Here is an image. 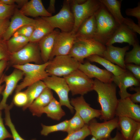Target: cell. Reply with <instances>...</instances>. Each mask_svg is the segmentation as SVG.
Wrapping results in <instances>:
<instances>
[{"mask_svg":"<svg viewBox=\"0 0 140 140\" xmlns=\"http://www.w3.org/2000/svg\"><path fill=\"white\" fill-rule=\"evenodd\" d=\"M69 2L75 22L72 31L75 33L83 22L95 15L102 5L100 1L98 0H86L80 4L76 3L73 0H69Z\"/></svg>","mask_w":140,"mask_h":140,"instance_id":"cell-7","label":"cell"},{"mask_svg":"<svg viewBox=\"0 0 140 140\" xmlns=\"http://www.w3.org/2000/svg\"><path fill=\"white\" fill-rule=\"evenodd\" d=\"M90 135L91 133L88 125L85 124L80 129L68 135L62 140H84Z\"/></svg>","mask_w":140,"mask_h":140,"instance_id":"cell-36","label":"cell"},{"mask_svg":"<svg viewBox=\"0 0 140 140\" xmlns=\"http://www.w3.org/2000/svg\"><path fill=\"white\" fill-rule=\"evenodd\" d=\"M130 90H134L136 93L133 94H131L129 97L130 100L133 103H140V87H130Z\"/></svg>","mask_w":140,"mask_h":140,"instance_id":"cell-45","label":"cell"},{"mask_svg":"<svg viewBox=\"0 0 140 140\" xmlns=\"http://www.w3.org/2000/svg\"><path fill=\"white\" fill-rule=\"evenodd\" d=\"M106 49L105 45L94 38H76L68 54L81 63H83L85 58L93 55L102 57Z\"/></svg>","mask_w":140,"mask_h":140,"instance_id":"cell-3","label":"cell"},{"mask_svg":"<svg viewBox=\"0 0 140 140\" xmlns=\"http://www.w3.org/2000/svg\"><path fill=\"white\" fill-rule=\"evenodd\" d=\"M4 74H3L0 79V95L1 94L5 87L4 85H2V84L4 82L3 78Z\"/></svg>","mask_w":140,"mask_h":140,"instance_id":"cell-53","label":"cell"},{"mask_svg":"<svg viewBox=\"0 0 140 140\" xmlns=\"http://www.w3.org/2000/svg\"><path fill=\"white\" fill-rule=\"evenodd\" d=\"M76 38L75 33L72 31L60 32L56 37L49 61L55 56L68 55Z\"/></svg>","mask_w":140,"mask_h":140,"instance_id":"cell-11","label":"cell"},{"mask_svg":"<svg viewBox=\"0 0 140 140\" xmlns=\"http://www.w3.org/2000/svg\"><path fill=\"white\" fill-rule=\"evenodd\" d=\"M107 140H124L121 132L117 131L115 136L113 137H111Z\"/></svg>","mask_w":140,"mask_h":140,"instance_id":"cell-50","label":"cell"},{"mask_svg":"<svg viewBox=\"0 0 140 140\" xmlns=\"http://www.w3.org/2000/svg\"><path fill=\"white\" fill-rule=\"evenodd\" d=\"M24 73L21 70L15 68L10 75H4V82L5 83V88L1 94L2 98L0 102V110L5 109L8 104L6 103L9 97L16 89L18 82L23 78Z\"/></svg>","mask_w":140,"mask_h":140,"instance_id":"cell-14","label":"cell"},{"mask_svg":"<svg viewBox=\"0 0 140 140\" xmlns=\"http://www.w3.org/2000/svg\"><path fill=\"white\" fill-rule=\"evenodd\" d=\"M6 41L8 51L11 54L24 47L29 42V38L20 35H14Z\"/></svg>","mask_w":140,"mask_h":140,"instance_id":"cell-31","label":"cell"},{"mask_svg":"<svg viewBox=\"0 0 140 140\" xmlns=\"http://www.w3.org/2000/svg\"><path fill=\"white\" fill-rule=\"evenodd\" d=\"M118 125L124 140H131L134 133L140 127V122L125 116L118 117Z\"/></svg>","mask_w":140,"mask_h":140,"instance_id":"cell-24","label":"cell"},{"mask_svg":"<svg viewBox=\"0 0 140 140\" xmlns=\"http://www.w3.org/2000/svg\"><path fill=\"white\" fill-rule=\"evenodd\" d=\"M8 138H12V136L4 125L2 116L1 110H0V140H4Z\"/></svg>","mask_w":140,"mask_h":140,"instance_id":"cell-43","label":"cell"},{"mask_svg":"<svg viewBox=\"0 0 140 140\" xmlns=\"http://www.w3.org/2000/svg\"><path fill=\"white\" fill-rule=\"evenodd\" d=\"M6 31L2 36V38L7 41L13 35L15 32L21 27L25 25H34L35 20L26 16L16 8Z\"/></svg>","mask_w":140,"mask_h":140,"instance_id":"cell-17","label":"cell"},{"mask_svg":"<svg viewBox=\"0 0 140 140\" xmlns=\"http://www.w3.org/2000/svg\"><path fill=\"white\" fill-rule=\"evenodd\" d=\"M49 63V61L41 64L28 63L23 65H15L12 66L15 68L22 71L24 76L22 81L17 85L15 89L16 93L21 91L26 87L37 82L43 81L49 76L46 70Z\"/></svg>","mask_w":140,"mask_h":140,"instance_id":"cell-4","label":"cell"},{"mask_svg":"<svg viewBox=\"0 0 140 140\" xmlns=\"http://www.w3.org/2000/svg\"><path fill=\"white\" fill-rule=\"evenodd\" d=\"M10 23L9 18H0V38L6 30Z\"/></svg>","mask_w":140,"mask_h":140,"instance_id":"cell-46","label":"cell"},{"mask_svg":"<svg viewBox=\"0 0 140 140\" xmlns=\"http://www.w3.org/2000/svg\"><path fill=\"white\" fill-rule=\"evenodd\" d=\"M73 96H83L93 90L94 80L79 69L64 76Z\"/></svg>","mask_w":140,"mask_h":140,"instance_id":"cell-9","label":"cell"},{"mask_svg":"<svg viewBox=\"0 0 140 140\" xmlns=\"http://www.w3.org/2000/svg\"><path fill=\"white\" fill-rule=\"evenodd\" d=\"M88 125L91 135L97 139L110 138L112 131L119 127L118 118L115 117L110 120L99 123L93 119Z\"/></svg>","mask_w":140,"mask_h":140,"instance_id":"cell-12","label":"cell"},{"mask_svg":"<svg viewBox=\"0 0 140 140\" xmlns=\"http://www.w3.org/2000/svg\"><path fill=\"white\" fill-rule=\"evenodd\" d=\"M53 27L58 29L61 32L72 31L74 24V19L71 9L69 0H64L62 6L56 14L49 17H41Z\"/></svg>","mask_w":140,"mask_h":140,"instance_id":"cell-8","label":"cell"},{"mask_svg":"<svg viewBox=\"0 0 140 140\" xmlns=\"http://www.w3.org/2000/svg\"><path fill=\"white\" fill-rule=\"evenodd\" d=\"M125 69L130 72L137 80L140 81V66L131 64H125Z\"/></svg>","mask_w":140,"mask_h":140,"instance_id":"cell-42","label":"cell"},{"mask_svg":"<svg viewBox=\"0 0 140 140\" xmlns=\"http://www.w3.org/2000/svg\"><path fill=\"white\" fill-rule=\"evenodd\" d=\"M129 48V46L123 47H116L113 45L106 46L102 57L113 64L125 69L124 57L125 53Z\"/></svg>","mask_w":140,"mask_h":140,"instance_id":"cell-20","label":"cell"},{"mask_svg":"<svg viewBox=\"0 0 140 140\" xmlns=\"http://www.w3.org/2000/svg\"><path fill=\"white\" fill-rule=\"evenodd\" d=\"M132 50L126 52L124 57L125 64L133 63L135 65H140V46L138 42L133 46Z\"/></svg>","mask_w":140,"mask_h":140,"instance_id":"cell-32","label":"cell"},{"mask_svg":"<svg viewBox=\"0 0 140 140\" xmlns=\"http://www.w3.org/2000/svg\"><path fill=\"white\" fill-rule=\"evenodd\" d=\"M56 1L55 0H50V1L49 6L47 10V11L52 15L55 13V4Z\"/></svg>","mask_w":140,"mask_h":140,"instance_id":"cell-48","label":"cell"},{"mask_svg":"<svg viewBox=\"0 0 140 140\" xmlns=\"http://www.w3.org/2000/svg\"><path fill=\"white\" fill-rule=\"evenodd\" d=\"M35 20L34 29L29 42L38 43L45 36L52 32L54 29L42 17H37Z\"/></svg>","mask_w":140,"mask_h":140,"instance_id":"cell-23","label":"cell"},{"mask_svg":"<svg viewBox=\"0 0 140 140\" xmlns=\"http://www.w3.org/2000/svg\"><path fill=\"white\" fill-rule=\"evenodd\" d=\"M61 106L59 102L54 97L48 105L39 110L36 116L40 117L43 113H45L48 117L59 121L65 115Z\"/></svg>","mask_w":140,"mask_h":140,"instance_id":"cell-26","label":"cell"},{"mask_svg":"<svg viewBox=\"0 0 140 140\" xmlns=\"http://www.w3.org/2000/svg\"><path fill=\"white\" fill-rule=\"evenodd\" d=\"M131 140H140V127L136 131Z\"/></svg>","mask_w":140,"mask_h":140,"instance_id":"cell-49","label":"cell"},{"mask_svg":"<svg viewBox=\"0 0 140 140\" xmlns=\"http://www.w3.org/2000/svg\"><path fill=\"white\" fill-rule=\"evenodd\" d=\"M112 81L119 87V94L120 99L129 97L131 94L128 93L127 89L132 87H140V81L136 79L129 71L127 70L118 76L113 75Z\"/></svg>","mask_w":140,"mask_h":140,"instance_id":"cell-16","label":"cell"},{"mask_svg":"<svg viewBox=\"0 0 140 140\" xmlns=\"http://www.w3.org/2000/svg\"><path fill=\"white\" fill-rule=\"evenodd\" d=\"M24 15L33 17H49L52 15L44 7L41 0H31L28 1L19 10Z\"/></svg>","mask_w":140,"mask_h":140,"instance_id":"cell-21","label":"cell"},{"mask_svg":"<svg viewBox=\"0 0 140 140\" xmlns=\"http://www.w3.org/2000/svg\"><path fill=\"white\" fill-rule=\"evenodd\" d=\"M108 139L103 138L100 139H97L94 137L93 136L90 140H107Z\"/></svg>","mask_w":140,"mask_h":140,"instance_id":"cell-54","label":"cell"},{"mask_svg":"<svg viewBox=\"0 0 140 140\" xmlns=\"http://www.w3.org/2000/svg\"><path fill=\"white\" fill-rule=\"evenodd\" d=\"M115 114L116 117L125 116L140 122V106L132 102L129 97L119 99Z\"/></svg>","mask_w":140,"mask_h":140,"instance_id":"cell-15","label":"cell"},{"mask_svg":"<svg viewBox=\"0 0 140 140\" xmlns=\"http://www.w3.org/2000/svg\"><path fill=\"white\" fill-rule=\"evenodd\" d=\"M69 122V120H66L58 124L50 126L41 124L42 129L41 131V135L47 136L49 134L55 131H61L66 132Z\"/></svg>","mask_w":140,"mask_h":140,"instance_id":"cell-33","label":"cell"},{"mask_svg":"<svg viewBox=\"0 0 140 140\" xmlns=\"http://www.w3.org/2000/svg\"><path fill=\"white\" fill-rule=\"evenodd\" d=\"M126 14L129 16L136 17L137 19L138 24L140 25V3L139 2L137 6L133 8H128L125 11Z\"/></svg>","mask_w":140,"mask_h":140,"instance_id":"cell-41","label":"cell"},{"mask_svg":"<svg viewBox=\"0 0 140 140\" xmlns=\"http://www.w3.org/2000/svg\"><path fill=\"white\" fill-rule=\"evenodd\" d=\"M123 24L128 26L135 33L140 34V25L135 23L131 19L125 18Z\"/></svg>","mask_w":140,"mask_h":140,"instance_id":"cell-44","label":"cell"},{"mask_svg":"<svg viewBox=\"0 0 140 140\" xmlns=\"http://www.w3.org/2000/svg\"><path fill=\"white\" fill-rule=\"evenodd\" d=\"M34 25L28 24L23 26L17 30L13 35H20L30 39L33 31Z\"/></svg>","mask_w":140,"mask_h":140,"instance_id":"cell-39","label":"cell"},{"mask_svg":"<svg viewBox=\"0 0 140 140\" xmlns=\"http://www.w3.org/2000/svg\"><path fill=\"white\" fill-rule=\"evenodd\" d=\"M27 0H15V3H16L19 6L22 7L27 2Z\"/></svg>","mask_w":140,"mask_h":140,"instance_id":"cell-52","label":"cell"},{"mask_svg":"<svg viewBox=\"0 0 140 140\" xmlns=\"http://www.w3.org/2000/svg\"><path fill=\"white\" fill-rule=\"evenodd\" d=\"M87 58L89 61L96 62L100 64L114 76L119 75L126 71V69H123L118 65H115L98 55H93Z\"/></svg>","mask_w":140,"mask_h":140,"instance_id":"cell-29","label":"cell"},{"mask_svg":"<svg viewBox=\"0 0 140 140\" xmlns=\"http://www.w3.org/2000/svg\"><path fill=\"white\" fill-rule=\"evenodd\" d=\"M60 32L57 29H54L38 42L41 58L44 63L49 61L56 37Z\"/></svg>","mask_w":140,"mask_h":140,"instance_id":"cell-22","label":"cell"},{"mask_svg":"<svg viewBox=\"0 0 140 140\" xmlns=\"http://www.w3.org/2000/svg\"><path fill=\"white\" fill-rule=\"evenodd\" d=\"M119 25L123 23L125 20L121 12L122 0H100Z\"/></svg>","mask_w":140,"mask_h":140,"instance_id":"cell-28","label":"cell"},{"mask_svg":"<svg viewBox=\"0 0 140 140\" xmlns=\"http://www.w3.org/2000/svg\"><path fill=\"white\" fill-rule=\"evenodd\" d=\"M31 62L36 64L44 63L38 43L29 42L20 50L10 54L8 66L23 65Z\"/></svg>","mask_w":140,"mask_h":140,"instance_id":"cell-6","label":"cell"},{"mask_svg":"<svg viewBox=\"0 0 140 140\" xmlns=\"http://www.w3.org/2000/svg\"><path fill=\"white\" fill-rule=\"evenodd\" d=\"M70 102L85 124L88 125L91 120L95 118L100 117L101 115V110L94 109L91 107L86 102L83 96L72 98Z\"/></svg>","mask_w":140,"mask_h":140,"instance_id":"cell-13","label":"cell"},{"mask_svg":"<svg viewBox=\"0 0 140 140\" xmlns=\"http://www.w3.org/2000/svg\"><path fill=\"white\" fill-rule=\"evenodd\" d=\"M78 69L90 79L95 78L105 83H112L113 75L106 69H101L87 61L80 63Z\"/></svg>","mask_w":140,"mask_h":140,"instance_id":"cell-19","label":"cell"},{"mask_svg":"<svg viewBox=\"0 0 140 140\" xmlns=\"http://www.w3.org/2000/svg\"><path fill=\"white\" fill-rule=\"evenodd\" d=\"M28 98L25 91H20L16 93L13 99V103L16 106L23 107L27 104Z\"/></svg>","mask_w":140,"mask_h":140,"instance_id":"cell-38","label":"cell"},{"mask_svg":"<svg viewBox=\"0 0 140 140\" xmlns=\"http://www.w3.org/2000/svg\"><path fill=\"white\" fill-rule=\"evenodd\" d=\"M8 61L4 60H0V79L4 74L3 72L8 66Z\"/></svg>","mask_w":140,"mask_h":140,"instance_id":"cell-47","label":"cell"},{"mask_svg":"<svg viewBox=\"0 0 140 140\" xmlns=\"http://www.w3.org/2000/svg\"><path fill=\"white\" fill-rule=\"evenodd\" d=\"M138 42L136 33L128 26L122 24L119 25L115 32L105 46L114 43H127L133 46Z\"/></svg>","mask_w":140,"mask_h":140,"instance_id":"cell-18","label":"cell"},{"mask_svg":"<svg viewBox=\"0 0 140 140\" xmlns=\"http://www.w3.org/2000/svg\"><path fill=\"white\" fill-rule=\"evenodd\" d=\"M0 2L7 5H12L15 4V0H0Z\"/></svg>","mask_w":140,"mask_h":140,"instance_id":"cell-51","label":"cell"},{"mask_svg":"<svg viewBox=\"0 0 140 140\" xmlns=\"http://www.w3.org/2000/svg\"><path fill=\"white\" fill-rule=\"evenodd\" d=\"M54 97L51 90L46 87L34 101L29 108L33 115L36 116L39 110L48 105Z\"/></svg>","mask_w":140,"mask_h":140,"instance_id":"cell-27","label":"cell"},{"mask_svg":"<svg viewBox=\"0 0 140 140\" xmlns=\"http://www.w3.org/2000/svg\"><path fill=\"white\" fill-rule=\"evenodd\" d=\"M96 22L95 15L89 17L81 24L75 33L76 38L95 39Z\"/></svg>","mask_w":140,"mask_h":140,"instance_id":"cell-25","label":"cell"},{"mask_svg":"<svg viewBox=\"0 0 140 140\" xmlns=\"http://www.w3.org/2000/svg\"><path fill=\"white\" fill-rule=\"evenodd\" d=\"M85 124L78 113L76 111L74 116L69 120V125L66 131L68 135L80 130Z\"/></svg>","mask_w":140,"mask_h":140,"instance_id":"cell-35","label":"cell"},{"mask_svg":"<svg viewBox=\"0 0 140 140\" xmlns=\"http://www.w3.org/2000/svg\"><path fill=\"white\" fill-rule=\"evenodd\" d=\"M46 87L44 83L42 80L37 82L28 86L24 91L27 95L28 101L26 104L23 107V110H24L29 108L34 101Z\"/></svg>","mask_w":140,"mask_h":140,"instance_id":"cell-30","label":"cell"},{"mask_svg":"<svg viewBox=\"0 0 140 140\" xmlns=\"http://www.w3.org/2000/svg\"><path fill=\"white\" fill-rule=\"evenodd\" d=\"M16 8L15 4L8 5L0 2V18H9L13 15Z\"/></svg>","mask_w":140,"mask_h":140,"instance_id":"cell-37","label":"cell"},{"mask_svg":"<svg viewBox=\"0 0 140 140\" xmlns=\"http://www.w3.org/2000/svg\"><path fill=\"white\" fill-rule=\"evenodd\" d=\"M47 66L46 70L49 76H65L78 69L81 63L69 55L54 57Z\"/></svg>","mask_w":140,"mask_h":140,"instance_id":"cell-5","label":"cell"},{"mask_svg":"<svg viewBox=\"0 0 140 140\" xmlns=\"http://www.w3.org/2000/svg\"><path fill=\"white\" fill-rule=\"evenodd\" d=\"M93 90L97 93V101L101 107L100 120L104 121L114 118L118 102L116 85L112 83H104L95 79Z\"/></svg>","mask_w":140,"mask_h":140,"instance_id":"cell-1","label":"cell"},{"mask_svg":"<svg viewBox=\"0 0 140 140\" xmlns=\"http://www.w3.org/2000/svg\"><path fill=\"white\" fill-rule=\"evenodd\" d=\"M10 55L8 50L6 41L2 38H0V60H4L8 61Z\"/></svg>","mask_w":140,"mask_h":140,"instance_id":"cell-40","label":"cell"},{"mask_svg":"<svg viewBox=\"0 0 140 140\" xmlns=\"http://www.w3.org/2000/svg\"><path fill=\"white\" fill-rule=\"evenodd\" d=\"M43 81L47 87L53 90L57 93L61 105L66 106L73 113L74 108L71 105L68 97L70 90L65 79L61 77L49 76Z\"/></svg>","mask_w":140,"mask_h":140,"instance_id":"cell-10","label":"cell"},{"mask_svg":"<svg viewBox=\"0 0 140 140\" xmlns=\"http://www.w3.org/2000/svg\"><path fill=\"white\" fill-rule=\"evenodd\" d=\"M13 105L12 104H10V105H8L4 109L5 125L9 127L13 140H25L22 138L19 134L12 122L10 111ZM31 140H36V139H33Z\"/></svg>","mask_w":140,"mask_h":140,"instance_id":"cell-34","label":"cell"},{"mask_svg":"<svg viewBox=\"0 0 140 140\" xmlns=\"http://www.w3.org/2000/svg\"><path fill=\"white\" fill-rule=\"evenodd\" d=\"M95 15L96 22L95 39L105 45L119 25L102 4Z\"/></svg>","mask_w":140,"mask_h":140,"instance_id":"cell-2","label":"cell"}]
</instances>
